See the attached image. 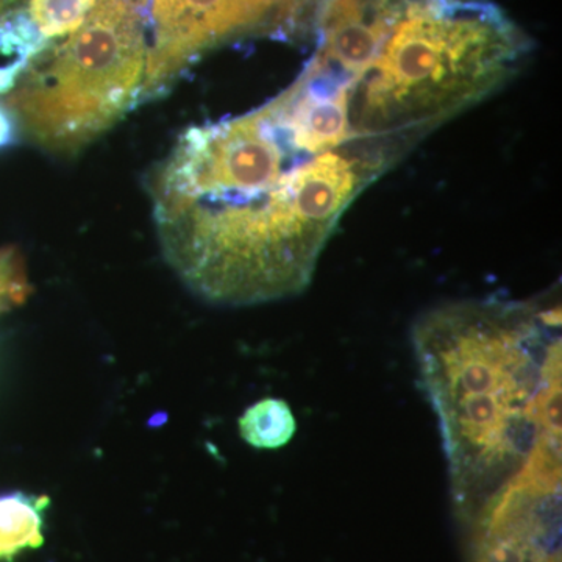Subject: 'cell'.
Segmentation results:
<instances>
[{
	"label": "cell",
	"instance_id": "cell-11",
	"mask_svg": "<svg viewBox=\"0 0 562 562\" xmlns=\"http://www.w3.org/2000/svg\"><path fill=\"white\" fill-rule=\"evenodd\" d=\"M18 125L9 110L0 103V149L13 143Z\"/></svg>",
	"mask_w": 562,
	"mask_h": 562
},
{
	"label": "cell",
	"instance_id": "cell-3",
	"mask_svg": "<svg viewBox=\"0 0 562 562\" xmlns=\"http://www.w3.org/2000/svg\"><path fill=\"white\" fill-rule=\"evenodd\" d=\"M369 49L349 77L351 127L409 151L519 72L531 41L494 0H355Z\"/></svg>",
	"mask_w": 562,
	"mask_h": 562
},
{
	"label": "cell",
	"instance_id": "cell-5",
	"mask_svg": "<svg viewBox=\"0 0 562 562\" xmlns=\"http://www.w3.org/2000/svg\"><path fill=\"white\" fill-rule=\"evenodd\" d=\"M147 18L151 99L222 44L246 36L314 35L313 14L299 0H150Z\"/></svg>",
	"mask_w": 562,
	"mask_h": 562
},
{
	"label": "cell",
	"instance_id": "cell-9",
	"mask_svg": "<svg viewBox=\"0 0 562 562\" xmlns=\"http://www.w3.org/2000/svg\"><path fill=\"white\" fill-rule=\"evenodd\" d=\"M239 431L244 441L257 449H280L294 436V414L286 402L265 398L243 414Z\"/></svg>",
	"mask_w": 562,
	"mask_h": 562
},
{
	"label": "cell",
	"instance_id": "cell-8",
	"mask_svg": "<svg viewBox=\"0 0 562 562\" xmlns=\"http://www.w3.org/2000/svg\"><path fill=\"white\" fill-rule=\"evenodd\" d=\"M50 506L47 495L0 494V562H14L44 543V524Z\"/></svg>",
	"mask_w": 562,
	"mask_h": 562
},
{
	"label": "cell",
	"instance_id": "cell-7",
	"mask_svg": "<svg viewBox=\"0 0 562 562\" xmlns=\"http://www.w3.org/2000/svg\"><path fill=\"white\" fill-rule=\"evenodd\" d=\"M95 0H0V54L10 63L32 57L76 31Z\"/></svg>",
	"mask_w": 562,
	"mask_h": 562
},
{
	"label": "cell",
	"instance_id": "cell-10",
	"mask_svg": "<svg viewBox=\"0 0 562 562\" xmlns=\"http://www.w3.org/2000/svg\"><path fill=\"white\" fill-rule=\"evenodd\" d=\"M31 284L22 255L16 249H0V314L21 305Z\"/></svg>",
	"mask_w": 562,
	"mask_h": 562
},
{
	"label": "cell",
	"instance_id": "cell-1",
	"mask_svg": "<svg viewBox=\"0 0 562 562\" xmlns=\"http://www.w3.org/2000/svg\"><path fill=\"white\" fill-rule=\"evenodd\" d=\"M401 160L379 149H303L272 99L194 125L150 176L166 260L214 305L301 294L344 213Z\"/></svg>",
	"mask_w": 562,
	"mask_h": 562
},
{
	"label": "cell",
	"instance_id": "cell-4",
	"mask_svg": "<svg viewBox=\"0 0 562 562\" xmlns=\"http://www.w3.org/2000/svg\"><path fill=\"white\" fill-rule=\"evenodd\" d=\"M150 0H95L76 31L0 68V103L43 149L72 155L151 101Z\"/></svg>",
	"mask_w": 562,
	"mask_h": 562
},
{
	"label": "cell",
	"instance_id": "cell-2",
	"mask_svg": "<svg viewBox=\"0 0 562 562\" xmlns=\"http://www.w3.org/2000/svg\"><path fill=\"white\" fill-rule=\"evenodd\" d=\"M413 347L465 528L561 428L560 301L446 303L422 314Z\"/></svg>",
	"mask_w": 562,
	"mask_h": 562
},
{
	"label": "cell",
	"instance_id": "cell-6",
	"mask_svg": "<svg viewBox=\"0 0 562 562\" xmlns=\"http://www.w3.org/2000/svg\"><path fill=\"white\" fill-rule=\"evenodd\" d=\"M469 562H561V431L465 527Z\"/></svg>",
	"mask_w": 562,
	"mask_h": 562
}]
</instances>
